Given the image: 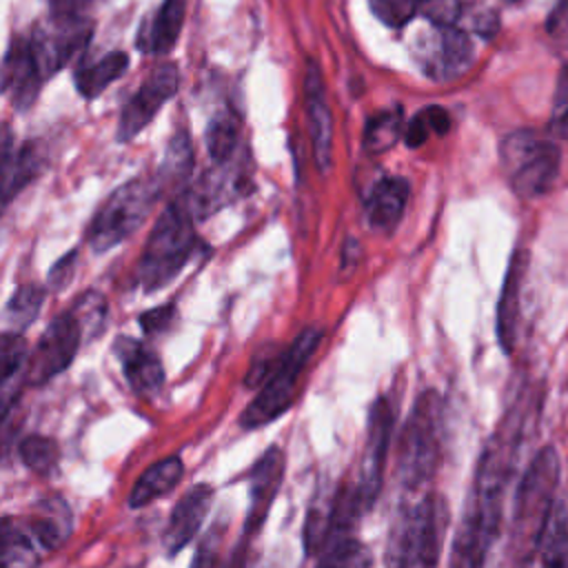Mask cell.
<instances>
[{"instance_id": "d590c367", "label": "cell", "mask_w": 568, "mask_h": 568, "mask_svg": "<svg viewBox=\"0 0 568 568\" xmlns=\"http://www.w3.org/2000/svg\"><path fill=\"white\" fill-rule=\"evenodd\" d=\"M550 131L561 140H568V62L557 75V87L550 109Z\"/></svg>"}, {"instance_id": "484cf974", "label": "cell", "mask_w": 568, "mask_h": 568, "mask_svg": "<svg viewBox=\"0 0 568 568\" xmlns=\"http://www.w3.org/2000/svg\"><path fill=\"white\" fill-rule=\"evenodd\" d=\"M2 564L4 568H38L40 564L36 537L11 517L2 521Z\"/></svg>"}, {"instance_id": "30bf717a", "label": "cell", "mask_w": 568, "mask_h": 568, "mask_svg": "<svg viewBox=\"0 0 568 568\" xmlns=\"http://www.w3.org/2000/svg\"><path fill=\"white\" fill-rule=\"evenodd\" d=\"M178 84L180 73L175 64L155 67L142 82V87L124 104L118 122V142L133 140L155 118L162 104L175 95Z\"/></svg>"}, {"instance_id": "277c9868", "label": "cell", "mask_w": 568, "mask_h": 568, "mask_svg": "<svg viewBox=\"0 0 568 568\" xmlns=\"http://www.w3.org/2000/svg\"><path fill=\"white\" fill-rule=\"evenodd\" d=\"M444 446V399L428 388L417 395L397 442L395 477L408 488L426 486L442 462Z\"/></svg>"}, {"instance_id": "7c38bea8", "label": "cell", "mask_w": 568, "mask_h": 568, "mask_svg": "<svg viewBox=\"0 0 568 568\" xmlns=\"http://www.w3.org/2000/svg\"><path fill=\"white\" fill-rule=\"evenodd\" d=\"M58 18V24L49 31L36 33L31 40L33 53L38 58V64L42 69V75L55 73L60 67H64L75 53H80L87 42L91 40V22L71 16V18Z\"/></svg>"}, {"instance_id": "8fae6325", "label": "cell", "mask_w": 568, "mask_h": 568, "mask_svg": "<svg viewBox=\"0 0 568 568\" xmlns=\"http://www.w3.org/2000/svg\"><path fill=\"white\" fill-rule=\"evenodd\" d=\"M284 453L280 446H268L248 470V510L244 519V537L262 530L268 510L284 481Z\"/></svg>"}, {"instance_id": "f1b7e54d", "label": "cell", "mask_w": 568, "mask_h": 568, "mask_svg": "<svg viewBox=\"0 0 568 568\" xmlns=\"http://www.w3.org/2000/svg\"><path fill=\"white\" fill-rule=\"evenodd\" d=\"M539 568H568V521L555 508L537 548Z\"/></svg>"}, {"instance_id": "7bdbcfd3", "label": "cell", "mask_w": 568, "mask_h": 568, "mask_svg": "<svg viewBox=\"0 0 568 568\" xmlns=\"http://www.w3.org/2000/svg\"><path fill=\"white\" fill-rule=\"evenodd\" d=\"M89 0H51V7H53V13L60 16V18H71V16H78V11L87 4Z\"/></svg>"}, {"instance_id": "4fadbf2b", "label": "cell", "mask_w": 568, "mask_h": 568, "mask_svg": "<svg viewBox=\"0 0 568 568\" xmlns=\"http://www.w3.org/2000/svg\"><path fill=\"white\" fill-rule=\"evenodd\" d=\"M211 501L213 488L209 484H195L178 499L162 535V544L169 557L178 555L193 541L195 532L200 530L211 510Z\"/></svg>"}, {"instance_id": "83f0119b", "label": "cell", "mask_w": 568, "mask_h": 568, "mask_svg": "<svg viewBox=\"0 0 568 568\" xmlns=\"http://www.w3.org/2000/svg\"><path fill=\"white\" fill-rule=\"evenodd\" d=\"M335 495H326V490H317L315 499L311 501L308 515H306V524H304V548L306 555H315L320 552L322 544L326 541V535L331 530L333 524V515H335Z\"/></svg>"}, {"instance_id": "4316f807", "label": "cell", "mask_w": 568, "mask_h": 568, "mask_svg": "<svg viewBox=\"0 0 568 568\" xmlns=\"http://www.w3.org/2000/svg\"><path fill=\"white\" fill-rule=\"evenodd\" d=\"M71 532V515L67 504L58 497L42 504V515L31 521V535L44 548H58Z\"/></svg>"}, {"instance_id": "6da1fadb", "label": "cell", "mask_w": 568, "mask_h": 568, "mask_svg": "<svg viewBox=\"0 0 568 568\" xmlns=\"http://www.w3.org/2000/svg\"><path fill=\"white\" fill-rule=\"evenodd\" d=\"M322 337L324 333L320 328H304L280 357H266V362L253 366L246 384H260V390L240 415V426L244 430L262 428L291 408L300 377L317 351Z\"/></svg>"}, {"instance_id": "e575fe53", "label": "cell", "mask_w": 568, "mask_h": 568, "mask_svg": "<svg viewBox=\"0 0 568 568\" xmlns=\"http://www.w3.org/2000/svg\"><path fill=\"white\" fill-rule=\"evenodd\" d=\"M371 11L388 27H404L419 13V4L417 0H371Z\"/></svg>"}, {"instance_id": "60d3db41", "label": "cell", "mask_w": 568, "mask_h": 568, "mask_svg": "<svg viewBox=\"0 0 568 568\" xmlns=\"http://www.w3.org/2000/svg\"><path fill=\"white\" fill-rule=\"evenodd\" d=\"M171 320H173V306L164 304L140 315V326L144 328V333H160L171 324Z\"/></svg>"}, {"instance_id": "8992f818", "label": "cell", "mask_w": 568, "mask_h": 568, "mask_svg": "<svg viewBox=\"0 0 568 568\" xmlns=\"http://www.w3.org/2000/svg\"><path fill=\"white\" fill-rule=\"evenodd\" d=\"M164 182L158 178H133L118 186L100 211L93 215L87 242L95 253L111 251L126 237H131L151 213L162 193Z\"/></svg>"}, {"instance_id": "ee69618b", "label": "cell", "mask_w": 568, "mask_h": 568, "mask_svg": "<svg viewBox=\"0 0 568 568\" xmlns=\"http://www.w3.org/2000/svg\"><path fill=\"white\" fill-rule=\"evenodd\" d=\"M506 2H517V0H506Z\"/></svg>"}, {"instance_id": "7a4b0ae2", "label": "cell", "mask_w": 568, "mask_h": 568, "mask_svg": "<svg viewBox=\"0 0 568 568\" xmlns=\"http://www.w3.org/2000/svg\"><path fill=\"white\" fill-rule=\"evenodd\" d=\"M561 479V464L555 446H544L528 464L513 513V550L517 568H530L537 557L539 541L557 506V486Z\"/></svg>"}, {"instance_id": "9c48e42d", "label": "cell", "mask_w": 568, "mask_h": 568, "mask_svg": "<svg viewBox=\"0 0 568 568\" xmlns=\"http://www.w3.org/2000/svg\"><path fill=\"white\" fill-rule=\"evenodd\" d=\"M84 339L82 324L78 322L71 308L55 315L44 333L40 335L33 355L27 366V384L42 386L64 373L78 355V348Z\"/></svg>"}, {"instance_id": "44dd1931", "label": "cell", "mask_w": 568, "mask_h": 568, "mask_svg": "<svg viewBox=\"0 0 568 568\" xmlns=\"http://www.w3.org/2000/svg\"><path fill=\"white\" fill-rule=\"evenodd\" d=\"M2 146H4L2 149V195H4V202H11V197L38 175L42 155L33 144H27L20 151H13L9 129H4Z\"/></svg>"}, {"instance_id": "f546056e", "label": "cell", "mask_w": 568, "mask_h": 568, "mask_svg": "<svg viewBox=\"0 0 568 568\" xmlns=\"http://www.w3.org/2000/svg\"><path fill=\"white\" fill-rule=\"evenodd\" d=\"M404 126H406L404 115H402V109L397 106L373 115L364 129V149L368 153L388 151L397 142V138L404 133Z\"/></svg>"}, {"instance_id": "ab89813d", "label": "cell", "mask_w": 568, "mask_h": 568, "mask_svg": "<svg viewBox=\"0 0 568 568\" xmlns=\"http://www.w3.org/2000/svg\"><path fill=\"white\" fill-rule=\"evenodd\" d=\"M546 29L557 40H568V0H557L548 13Z\"/></svg>"}, {"instance_id": "e0dca14e", "label": "cell", "mask_w": 568, "mask_h": 568, "mask_svg": "<svg viewBox=\"0 0 568 568\" xmlns=\"http://www.w3.org/2000/svg\"><path fill=\"white\" fill-rule=\"evenodd\" d=\"M113 353L118 355L120 364H122V373L129 382V386L138 393V395H155L162 384H164V368L160 357L144 346L142 342L133 339V337H118L113 342Z\"/></svg>"}, {"instance_id": "ac0fdd59", "label": "cell", "mask_w": 568, "mask_h": 568, "mask_svg": "<svg viewBox=\"0 0 568 568\" xmlns=\"http://www.w3.org/2000/svg\"><path fill=\"white\" fill-rule=\"evenodd\" d=\"M437 38L428 47L426 69L430 75L439 80H450L464 73L473 60V42L470 38L453 27H437Z\"/></svg>"}, {"instance_id": "ffe728a7", "label": "cell", "mask_w": 568, "mask_h": 568, "mask_svg": "<svg viewBox=\"0 0 568 568\" xmlns=\"http://www.w3.org/2000/svg\"><path fill=\"white\" fill-rule=\"evenodd\" d=\"M184 475V464L178 455H169L151 464L133 484L129 493V508H144L151 501L171 493Z\"/></svg>"}, {"instance_id": "5bb4252c", "label": "cell", "mask_w": 568, "mask_h": 568, "mask_svg": "<svg viewBox=\"0 0 568 568\" xmlns=\"http://www.w3.org/2000/svg\"><path fill=\"white\" fill-rule=\"evenodd\" d=\"M526 268H528V253L526 251H515L499 293L497 302V317H495V331L499 346L506 355H513L515 344H517V331H519V311H521V291H524V280H526Z\"/></svg>"}, {"instance_id": "8d00e7d4", "label": "cell", "mask_w": 568, "mask_h": 568, "mask_svg": "<svg viewBox=\"0 0 568 568\" xmlns=\"http://www.w3.org/2000/svg\"><path fill=\"white\" fill-rule=\"evenodd\" d=\"M419 13L426 16L435 27H453L462 13L459 0H417Z\"/></svg>"}, {"instance_id": "d4e9b609", "label": "cell", "mask_w": 568, "mask_h": 568, "mask_svg": "<svg viewBox=\"0 0 568 568\" xmlns=\"http://www.w3.org/2000/svg\"><path fill=\"white\" fill-rule=\"evenodd\" d=\"M44 302V288L38 284H22L13 291L4 306V333H22L29 328Z\"/></svg>"}, {"instance_id": "74e56055", "label": "cell", "mask_w": 568, "mask_h": 568, "mask_svg": "<svg viewBox=\"0 0 568 568\" xmlns=\"http://www.w3.org/2000/svg\"><path fill=\"white\" fill-rule=\"evenodd\" d=\"M75 260H78V253L71 251L67 255H62L49 271V286L53 291H62L71 277H73V271H75Z\"/></svg>"}, {"instance_id": "f35d334b", "label": "cell", "mask_w": 568, "mask_h": 568, "mask_svg": "<svg viewBox=\"0 0 568 568\" xmlns=\"http://www.w3.org/2000/svg\"><path fill=\"white\" fill-rule=\"evenodd\" d=\"M217 546H220V535L211 530V532L200 541L191 568H220V566H217Z\"/></svg>"}, {"instance_id": "7402d4cb", "label": "cell", "mask_w": 568, "mask_h": 568, "mask_svg": "<svg viewBox=\"0 0 568 568\" xmlns=\"http://www.w3.org/2000/svg\"><path fill=\"white\" fill-rule=\"evenodd\" d=\"M27 342L22 333H2L0 344V377H2V413L7 415L13 399L20 393V384L27 382Z\"/></svg>"}, {"instance_id": "836d02e7", "label": "cell", "mask_w": 568, "mask_h": 568, "mask_svg": "<svg viewBox=\"0 0 568 568\" xmlns=\"http://www.w3.org/2000/svg\"><path fill=\"white\" fill-rule=\"evenodd\" d=\"M237 120L231 113H220L211 120L206 129V146L209 155L217 162L224 164L231 160L235 144H237Z\"/></svg>"}, {"instance_id": "b9f144b4", "label": "cell", "mask_w": 568, "mask_h": 568, "mask_svg": "<svg viewBox=\"0 0 568 568\" xmlns=\"http://www.w3.org/2000/svg\"><path fill=\"white\" fill-rule=\"evenodd\" d=\"M248 537H242L220 568H246L248 566Z\"/></svg>"}, {"instance_id": "2e32d148", "label": "cell", "mask_w": 568, "mask_h": 568, "mask_svg": "<svg viewBox=\"0 0 568 568\" xmlns=\"http://www.w3.org/2000/svg\"><path fill=\"white\" fill-rule=\"evenodd\" d=\"M42 80L44 75L31 42L16 40L4 55L2 71V87L11 102L16 104V109H27L36 100Z\"/></svg>"}, {"instance_id": "52a82bcc", "label": "cell", "mask_w": 568, "mask_h": 568, "mask_svg": "<svg viewBox=\"0 0 568 568\" xmlns=\"http://www.w3.org/2000/svg\"><path fill=\"white\" fill-rule=\"evenodd\" d=\"M499 158L513 191L524 200L546 195L561 169L559 146L530 129H519L506 135L499 146Z\"/></svg>"}, {"instance_id": "cb8c5ba5", "label": "cell", "mask_w": 568, "mask_h": 568, "mask_svg": "<svg viewBox=\"0 0 568 568\" xmlns=\"http://www.w3.org/2000/svg\"><path fill=\"white\" fill-rule=\"evenodd\" d=\"M129 67V55L124 51H111L104 58L82 67L75 73V87L84 98L100 95L111 82H115Z\"/></svg>"}, {"instance_id": "1f68e13d", "label": "cell", "mask_w": 568, "mask_h": 568, "mask_svg": "<svg viewBox=\"0 0 568 568\" xmlns=\"http://www.w3.org/2000/svg\"><path fill=\"white\" fill-rule=\"evenodd\" d=\"M450 129V118L442 106H426L415 113L404 126V140L408 146H422L430 135H444Z\"/></svg>"}, {"instance_id": "603a6c76", "label": "cell", "mask_w": 568, "mask_h": 568, "mask_svg": "<svg viewBox=\"0 0 568 568\" xmlns=\"http://www.w3.org/2000/svg\"><path fill=\"white\" fill-rule=\"evenodd\" d=\"M184 13L186 0H164L153 22L146 27V33L140 36L138 44L151 53H169L180 38Z\"/></svg>"}, {"instance_id": "ba28073f", "label": "cell", "mask_w": 568, "mask_h": 568, "mask_svg": "<svg viewBox=\"0 0 568 568\" xmlns=\"http://www.w3.org/2000/svg\"><path fill=\"white\" fill-rule=\"evenodd\" d=\"M393 424H395L393 399L382 395L375 399V404L368 410L366 442H364L359 470H357V479H355V490H357V497H359V504L364 510L373 508L382 493Z\"/></svg>"}, {"instance_id": "3957f363", "label": "cell", "mask_w": 568, "mask_h": 568, "mask_svg": "<svg viewBox=\"0 0 568 568\" xmlns=\"http://www.w3.org/2000/svg\"><path fill=\"white\" fill-rule=\"evenodd\" d=\"M448 528V506L437 493L404 504L388 530L386 568H437Z\"/></svg>"}, {"instance_id": "4dcf8cb0", "label": "cell", "mask_w": 568, "mask_h": 568, "mask_svg": "<svg viewBox=\"0 0 568 568\" xmlns=\"http://www.w3.org/2000/svg\"><path fill=\"white\" fill-rule=\"evenodd\" d=\"M20 462L36 475H51L60 459V448L55 439L47 435H27L18 444Z\"/></svg>"}, {"instance_id": "5b68a950", "label": "cell", "mask_w": 568, "mask_h": 568, "mask_svg": "<svg viewBox=\"0 0 568 568\" xmlns=\"http://www.w3.org/2000/svg\"><path fill=\"white\" fill-rule=\"evenodd\" d=\"M195 215L186 200L171 202L151 229L138 262L135 280L144 293L171 284L195 255Z\"/></svg>"}, {"instance_id": "d6a6232c", "label": "cell", "mask_w": 568, "mask_h": 568, "mask_svg": "<svg viewBox=\"0 0 568 568\" xmlns=\"http://www.w3.org/2000/svg\"><path fill=\"white\" fill-rule=\"evenodd\" d=\"M71 311L75 313L78 322L82 324L84 339L100 337V333L106 326V317H109V306H106V300L102 293L84 291L82 295H78Z\"/></svg>"}, {"instance_id": "9a60e30c", "label": "cell", "mask_w": 568, "mask_h": 568, "mask_svg": "<svg viewBox=\"0 0 568 568\" xmlns=\"http://www.w3.org/2000/svg\"><path fill=\"white\" fill-rule=\"evenodd\" d=\"M304 102L308 113V133H311L313 155L317 166L326 171L331 166V153H333V118H331L322 73L313 62H308V69L304 75Z\"/></svg>"}, {"instance_id": "d6986e66", "label": "cell", "mask_w": 568, "mask_h": 568, "mask_svg": "<svg viewBox=\"0 0 568 568\" xmlns=\"http://www.w3.org/2000/svg\"><path fill=\"white\" fill-rule=\"evenodd\" d=\"M408 202V182L402 178H382L371 189L366 200L368 224L382 233H390L406 209Z\"/></svg>"}]
</instances>
